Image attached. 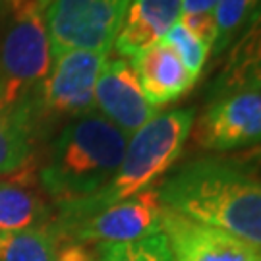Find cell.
<instances>
[{"mask_svg":"<svg viewBox=\"0 0 261 261\" xmlns=\"http://www.w3.org/2000/svg\"><path fill=\"white\" fill-rule=\"evenodd\" d=\"M157 192L167 209L224 230L261 253V176L242 159L192 161Z\"/></svg>","mask_w":261,"mask_h":261,"instance_id":"6da1fadb","label":"cell"},{"mask_svg":"<svg viewBox=\"0 0 261 261\" xmlns=\"http://www.w3.org/2000/svg\"><path fill=\"white\" fill-rule=\"evenodd\" d=\"M128 136L99 112L68 120L37 163V178L53 205L93 196L120 167Z\"/></svg>","mask_w":261,"mask_h":261,"instance_id":"7a4b0ae2","label":"cell"},{"mask_svg":"<svg viewBox=\"0 0 261 261\" xmlns=\"http://www.w3.org/2000/svg\"><path fill=\"white\" fill-rule=\"evenodd\" d=\"M196 109H176L157 114L132 134L124 157L111 182L93 196L55 207L56 219L95 213L107 205L141 194L174 167L194 128Z\"/></svg>","mask_w":261,"mask_h":261,"instance_id":"3957f363","label":"cell"},{"mask_svg":"<svg viewBox=\"0 0 261 261\" xmlns=\"http://www.w3.org/2000/svg\"><path fill=\"white\" fill-rule=\"evenodd\" d=\"M53 64V50L41 0H10L0 14V85L14 97H28Z\"/></svg>","mask_w":261,"mask_h":261,"instance_id":"277c9868","label":"cell"},{"mask_svg":"<svg viewBox=\"0 0 261 261\" xmlns=\"http://www.w3.org/2000/svg\"><path fill=\"white\" fill-rule=\"evenodd\" d=\"M107 56L87 50H68L53 56L48 74L31 91L41 138L55 122L93 112L95 85L107 64Z\"/></svg>","mask_w":261,"mask_h":261,"instance_id":"5b68a950","label":"cell"},{"mask_svg":"<svg viewBox=\"0 0 261 261\" xmlns=\"http://www.w3.org/2000/svg\"><path fill=\"white\" fill-rule=\"evenodd\" d=\"M132 0H41L53 56L68 50L109 55Z\"/></svg>","mask_w":261,"mask_h":261,"instance_id":"8992f818","label":"cell"},{"mask_svg":"<svg viewBox=\"0 0 261 261\" xmlns=\"http://www.w3.org/2000/svg\"><path fill=\"white\" fill-rule=\"evenodd\" d=\"M165 205L157 188L116 201L95 213L72 219H56L53 226L62 242L75 244H126L161 232Z\"/></svg>","mask_w":261,"mask_h":261,"instance_id":"52a82bcc","label":"cell"},{"mask_svg":"<svg viewBox=\"0 0 261 261\" xmlns=\"http://www.w3.org/2000/svg\"><path fill=\"white\" fill-rule=\"evenodd\" d=\"M196 145L205 151H238L261 145V89L211 99L194 120Z\"/></svg>","mask_w":261,"mask_h":261,"instance_id":"ba28073f","label":"cell"},{"mask_svg":"<svg viewBox=\"0 0 261 261\" xmlns=\"http://www.w3.org/2000/svg\"><path fill=\"white\" fill-rule=\"evenodd\" d=\"M161 232L167 238L174 261H261V253L242 240L167 207Z\"/></svg>","mask_w":261,"mask_h":261,"instance_id":"9c48e42d","label":"cell"},{"mask_svg":"<svg viewBox=\"0 0 261 261\" xmlns=\"http://www.w3.org/2000/svg\"><path fill=\"white\" fill-rule=\"evenodd\" d=\"M95 107L126 136L143 128L159 114V109L145 99L136 72L128 60H107L95 85Z\"/></svg>","mask_w":261,"mask_h":261,"instance_id":"30bf717a","label":"cell"},{"mask_svg":"<svg viewBox=\"0 0 261 261\" xmlns=\"http://www.w3.org/2000/svg\"><path fill=\"white\" fill-rule=\"evenodd\" d=\"M55 221V205L37 178L35 155L14 172L0 174V232L41 228Z\"/></svg>","mask_w":261,"mask_h":261,"instance_id":"8fae6325","label":"cell"},{"mask_svg":"<svg viewBox=\"0 0 261 261\" xmlns=\"http://www.w3.org/2000/svg\"><path fill=\"white\" fill-rule=\"evenodd\" d=\"M132 68L145 99L157 109L178 101L196 84L180 56L165 39L134 56Z\"/></svg>","mask_w":261,"mask_h":261,"instance_id":"7c38bea8","label":"cell"},{"mask_svg":"<svg viewBox=\"0 0 261 261\" xmlns=\"http://www.w3.org/2000/svg\"><path fill=\"white\" fill-rule=\"evenodd\" d=\"M180 6L182 0H132L114 41L116 53L134 58L163 41L180 19Z\"/></svg>","mask_w":261,"mask_h":261,"instance_id":"4fadbf2b","label":"cell"},{"mask_svg":"<svg viewBox=\"0 0 261 261\" xmlns=\"http://www.w3.org/2000/svg\"><path fill=\"white\" fill-rule=\"evenodd\" d=\"M39 140L31 93L14 97L0 85V174L14 172L31 161Z\"/></svg>","mask_w":261,"mask_h":261,"instance_id":"5bb4252c","label":"cell"},{"mask_svg":"<svg viewBox=\"0 0 261 261\" xmlns=\"http://www.w3.org/2000/svg\"><path fill=\"white\" fill-rule=\"evenodd\" d=\"M255 89H261V2L228 48L223 68L209 87V97L217 99L236 91Z\"/></svg>","mask_w":261,"mask_h":261,"instance_id":"9a60e30c","label":"cell"},{"mask_svg":"<svg viewBox=\"0 0 261 261\" xmlns=\"http://www.w3.org/2000/svg\"><path fill=\"white\" fill-rule=\"evenodd\" d=\"M62 238L53 223L41 228L0 232V261H55Z\"/></svg>","mask_w":261,"mask_h":261,"instance_id":"2e32d148","label":"cell"},{"mask_svg":"<svg viewBox=\"0 0 261 261\" xmlns=\"http://www.w3.org/2000/svg\"><path fill=\"white\" fill-rule=\"evenodd\" d=\"M261 0H217L213 10L217 37L213 45V56L224 55L236 37L244 31L248 21L252 19L253 12Z\"/></svg>","mask_w":261,"mask_h":261,"instance_id":"e0dca14e","label":"cell"},{"mask_svg":"<svg viewBox=\"0 0 261 261\" xmlns=\"http://www.w3.org/2000/svg\"><path fill=\"white\" fill-rule=\"evenodd\" d=\"M97 261H174L165 234L126 244H101Z\"/></svg>","mask_w":261,"mask_h":261,"instance_id":"ac0fdd59","label":"cell"},{"mask_svg":"<svg viewBox=\"0 0 261 261\" xmlns=\"http://www.w3.org/2000/svg\"><path fill=\"white\" fill-rule=\"evenodd\" d=\"M165 41H167L170 47L174 48V53L180 56L182 64L188 68V72L192 74L194 80H199L203 70H205L207 58L211 55V48L207 47L203 41L199 39L186 28L182 25L180 21H176L170 31L165 35Z\"/></svg>","mask_w":261,"mask_h":261,"instance_id":"d6986e66","label":"cell"},{"mask_svg":"<svg viewBox=\"0 0 261 261\" xmlns=\"http://www.w3.org/2000/svg\"><path fill=\"white\" fill-rule=\"evenodd\" d=\"M55 261H97V257H93V252L84 244L66 242L60 246Z\"/></svg>","mask_w":261,"mask_h":261,"instance_id":"ffe728a7","label":"cell"},{"mask_svg":"<svg viewBox=\"0 0 261 261\" xmlns=\"http://www.w3.org/2000/svg\"><path fill=\"white\" fill-rule=\"evenodd\" d=\"M217 0H182L180 16H201V14H213Z\"/></svg>","mask_w":261,"mask_h":261,"instance_id":"44dd1931","label":"cell"},{"mask_svg":"<svg viewBox=\"0 0 261 261\" xmlns=\"http://www.w3.org/2000/svg\"><path fill=\"white\" fill-rule=\"evenodd\" d=\"M242 161L248 165V167H252L253 170H255V172L261 176V145L257 147V149H253L252 153H248Z\"/></svg>","mask_w":261,"mask_h":261,"instance_id":"7402d4cb","label":"cell"},{"mask_svg":"<svg viewBox=\"0 0 261 261\" xmlns=\"http://www.w3.org/2000/svg\"><path fill=\"white\" fill-rule=\"evenodd\" d=\"M8 2H10V0H0V14H2V12H4V8L8 6Z\"/></svg>","mask_w":261,"mask_h":261,"instance_id":"603a6c76","label":"cell"}]
</instances>
